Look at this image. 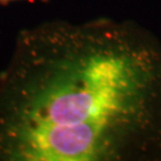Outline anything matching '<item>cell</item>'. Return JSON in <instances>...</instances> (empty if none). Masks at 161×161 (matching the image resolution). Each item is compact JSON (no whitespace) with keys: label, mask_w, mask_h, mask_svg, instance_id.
I'll return each mask as SVG.
<instances>
[{"label":"cell","mask_w":161,"mask_h":161,"mask_svg":"<svg viewBox=\"0 0 161 161\" xmlns=\"http://www.w3.org/2000/svg\"><path fill=\"white\" fill-rule=\"evenodd\" d=\"M13 1H17V0H0V4H2V5H6V4H8V3L13 2ZM40 1L47 2L48 0H40Z\"/></svg>","instance_id":"2"},{"label":"cell","mask_w":161,"mask_h":161,"mask_svg":"<svg viewBox=\"0 0 161 161\" xmlns=\"http://www.w3.org/2000/svg\"><path fill=\"white\" fill-rule=\"evenodd\" d=\"M102 23L20 31L0 72V161H103L149 85L143 58Z\"/></svg>","instance_id":"1"}]
</instances>
